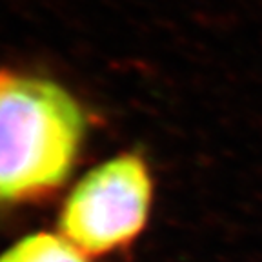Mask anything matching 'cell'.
Wrapping results in <instances>:
<instances>
[{
  "mask_svg": "<svg viewBox=\"0 0 262 262\" xmlns=\"http://www.w3.org/2000/svg\"><path fill=\"white\" fill-rule=\"evenodd\" d=\"M84 137L86 115L70 91L0 70V204L37 201L60 188Z\"/></svg>",
  "mask_w": 262,
  "mask_h": 262,
  "instance_id": "6da1fadb",
  "label": "cell"
},
{
  "mask_svg": "<svg viewBox=\"0 0 262 262\" xmlns=\"http://www.w3.org/2000/svg\"><path fill=\"white\" fill-rule=\"evenodd\" d=\"M153 199L146 160L124 153L98 164L66 199L58 217L64 235L86 255L124 248L140 235Z\"/></svg>",
  "mask_w": 262,
  "mask_h": 262,
  "instance_id": "7a4b0ae2",
  "label": "cell"
},
{
  "mask_svg": "<svg viewBox=\"0 0 262 262\" xmlns=\"http://www.w3.org/2000/svg\"><path fill=\"white\" fill-rule=\"evenodd\" d=\"M0 262H90L86 253L64 235L33 233L0 255Z\"/></svg>",
  "mask_w": 262,
  "mask_h": 262,
  "instance_id": "3957f363",
  "label": "cell"
}]
</instances>
